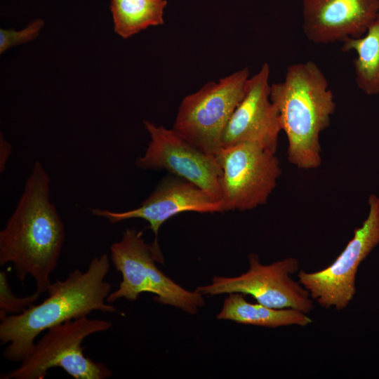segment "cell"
Masks as SVG:
<instances>
[{
	"label": "cell",
	"mask_w": 379,
	"mask_h": 379,
	"mask_svg": "<svg viewBox=\"0 0 379 379\" xmlns=\"http://www.w3.org/2000/svg\"><path fill=\"white\" fill-rule=\"evenodd\" d=\"M44 25L43 20L36 19L20 30L1 29L0 53H4L13 46L32 41L38 36Z\"/></svg>",
	"instance_id": "ac0fdd59"
},
{
	"label": "cell",
	"mask_w": 379,
	"mask_h": 379,
	"mask_svg": "<svg viewBox=\"0 0 379 379\" xmlns=\"http://www.w3.org/2000/svg\"><path fill=\"white\" fill-rule=\"evenodd\" d=\"M270 100L288 139L290 163L305 170L319 167L320 134L330 125L336 107L321 69L313 61L289 65L284 80L271 84Z\"/></svg>",
	"instance_id": "3957f363"
},
{
	"label": "cell",
	"mask_w": 379,
	"mask_h": 379,
	"mask_svg": "<svg viewBox=\"0 0 379 379\" xmlns=\"http://www.w3.org/2000/svg\"><path fill=\"white\" fill-rule=\"evenodd\" d=\"M215 155L222 169V213L250 210L267 201L281 174L275 152L245 142L221 147Z\"/></svg>",
	"instance_id": "52a82bcc"
},
{
	"label": "cell",
	"mask_w": 379,
	"mask_h": 379,
	"mask_svg": "<svg viewBox=\"0 0 379 379\" xmlns=\"http://www.w3.org/2000/svg\"><path fill=\"white\" fill-rule=\"evenodd\" d=\"M248 271L234 277H215L211 284L198 286L202 295L238 293L250 295L258 302L272 308H293L308 314L314 309L309 292L290 277L299 270L292 257L269 265L260 262L258 255H248Z\"/></svg>",
	"instance_id": "9c48e42d"
},
{
	"label": "cell",
	"mask_w": 379,
	"mask_h": 379,
	"mask_svg": "<svg viewBox=\"0 0 379 379\" xmlns=\"http://www.w3.org/2000/svg\"><path fill=\"white\" fill-rule=\"evenodd\" d=\"M222 213L221 201L213 199L196 185L178 176L161 180L149 196L137 208L122 212L94 208L93 215L112 224L140 218L149 224L155 239L152 245L159 248L157 236L160 227L168 219L185 212Z\"/></svg>",
	"instance_id": "8fae6325"
},
{
	"label": "cell",
	"mask_w": 379,
	"mask_h": 379,
	"mask_svg": "<svg viewBox=\"0 0 379 379\" xmlns=\"http://www.w3.org/2000/svg\"><path fill=\"white\" fill-rule=\"evenodd\" d=\"M41 293L35 291L33 294L25 297L16 296L9 284L7 273L5 270L0 272V320L7 316L18 314L34 305L40 298Z\"/></svg>",
	"instance_id": "e0dca14e"
},
{
	"label": "cell",
	"mask_w": 379,
	"mask_h": 379,
	"mask_svg": "<svg viewBox=\"0 0 379 379\" xmlns=\"http://www.w3.org/2000/svg\"><path fill=\"white\" fill-rule=\"evenodd\" d=\"M270 68L262 64L247 81L244 95L222 133L221 147L252 142L275 152L281 131L278 111L270 100Z\"/></svg>",
	"instance_id": "7c38bea8"
},
{
	"label": "cell",
	"mask_w": 379,
	"mask_h": 379,
	"mask_svg": "<svg viewBox=\"0 0 379 379\" xmlns=\"http://www.w3.org/2000/svg\"><path fill=\"white\" fill-rule=\"evenodd\" d=\"M111 321L87 317L48 328L29 355L1 379H44L52 368H60L74 379H106L112 371L85 356L82 343L88 336L109 330Z\"/></svg>",
	"instance_id": "5b68a950"
},
{
	"label": "cell",
	"mask_w": 379,
	"mask_h": 379,
	"mask_svg": "<svg viewBox=\"0 0 379 379\" xmlns=\"http://www.w3.org/2000/svg\"><path fill=\"white\" fill-rule=\"evenodd\" d=\"M248 67L208 81L181 101L173 129L198 149L215 154L224 130L243 98L250 77Z\"/></svg>",
	"instance_id": "8992f818"
},
{
	"label": "cell",
	"mask_w": 379,
	"mask_h": 379,
	"mask_svg": "<svg viewBox=\"0 0 379 379\" xmlns=\"http://www.w3.org/2000/svg\"><path fill=\"white\" fill-rule=\"evenodd\" d=\"M369 212L344 250L327 267L314 272L300 270L298 281L312 300L325 309H345L356 293V276L361 262L379 244V198L368 197Z\"/></svg>",
	"instance_id": "ba28073f"
},
{
	"label": "cell",
	"mask_w": 379,
	"mask_h": 379,
	"mask_svg": "<svg viewBox=\"0 0 379 379\" xmlns=\"http://www.w3.org/2000/svg\"><path fill=\"white\" fill-rule=\"evenodd\" d=\"M142 236V231L127 228L121 239L111 245V261L122 279L107 302L112 304L121 298L133 301L142 293H150L159 303L195 314L204 305L203 295L183 288L165 275L156 264L163 262L160 248L147 244Z\"/></svg>",
	"instance_id": "277c9868"
},
{
	"label": "cell",
	"mask_w": 379,
	"mask_h": 379,
	"mask_svg": "<svg viewBox=\"0 0 379 379\" xmlns=\"http://www.w3.org/2000/svg\"><path fill=\"white\" fill-rule=\"evenodd\" d=\"M50 177L36 161L18 204L0 232V265L11 264L20 281L33 277L36 291L52 283L65 239V229L50 199Z\"/></svg>",
	"instance_id": "6da1fadb"
},
{
	"label": "cell",
	"mask_w": 379,
	"mask_h": 379,
	"mask_svg": "<svg viewBox=\"0 0 379 379\" xmlns=\"http://www.w3.org/2000/svg\"><path fill=\"white\" fill-rule=\"evenodd\" d=\"M166 0H111L114 32L128 39L149 27L164 24Z\"/></svg>",
	"instance_id": "2e32d148"
},
{
	"label": "cell",
	"mask_w": 379,
	"mask_h": 379,
	"mask_svg": "<svg viewBox=\"0 0 379 379\" xmlns=\"http://www.w3.org/2000/svg\"><path fill=\"white\" fill-rule=\"evenodd\" d=\"M218 319L244 324L277 328L288 326H307L312 322L307 314L293 308H272L259 302H248L241 293H230L225 300Z\"/></svg>",
	"instance_id": "5bb4252c"
},
{
	"label": "cell",
	"mask_w": 379,
	"mask_h": 379,
	"mask_svg": "<svg viewBox=\"0 0 379 379\" xmlns=\"http://www.w3.org/2000/svg\"><path fill=\"white\" fill-rule=\"evenodd\" d=\"M150 141L143 155L137 158L138 168L165 169L206 191L220 201L221 166L215 154L205 152L178 134L173 128L143 121Z\"/></svg>",
	"instance_id": "30bf717a"
},
{
	"label": "cell",
	"mask_w": 379,
	"mask_h": 379,
	"mask_svg": "<svg viewBox=\"0 0 379 379\" xmlns=\"http://www.w3.org/2000/svg\"><path fill=\"white\" fill-rule=\"evenodd\" d=\"M342 51L357 53L353 65L358 88L368 95L379 94V13L363 36L345 40Z\"/></svg>",
	"instance_id": "9a60e30c"
},
{
	"label": "cell",
	"mask_w": 379,
	"mask_h": 379,
	"mask_svg": "<svg viewBox=\"0 0 379 379\" xmlns=\"http://www.w3.org/2000/svg\"><path fill=\"white\" fill-rule=\"evenodd\" d=\"M12 147L11 144L6 140L4 135L1 134L0 137V171H4L6 164L11 153Z\"/></svg>",
	"instance_id": "d6986e66"
},
{
	"label": "cell",
	"mask_w": 379,
	"mask_h": 379,
	"mask_svg": "<svg viewBox=\"0 0 379 379\" xmlns=\"http://www.w3.org/2000/svg\"><path fill=\"white\" fill-rule=\"evenodd\" d=\"M110 259L103 253L93 258L86 271L75 269L66 279L52 282L48 296L20 314L7 316L0 324V341L8 345L5 359L20 362L32 350L35 339L43 331L93 311L114 313L117 310L107 302L112 285L106 281Z\"/></svg>",
	"instance_id": "7a4b0ae2"
},
{
	"label": "cell",
	"mask_w": 379,
	"mask_h": 379,
	"mask_svg": "<svg viewBox=\"0 0 379 379\" xmlns=\"http://www.w3.org/2000/svg\"><path fill=\"white\" fill-rule=\"evenodd\" d=\"M379 13V0H302V31L317 44L363 36Z\"/></svg>",
	"instance_id": "4fadbf2b"
}]
</instances>
